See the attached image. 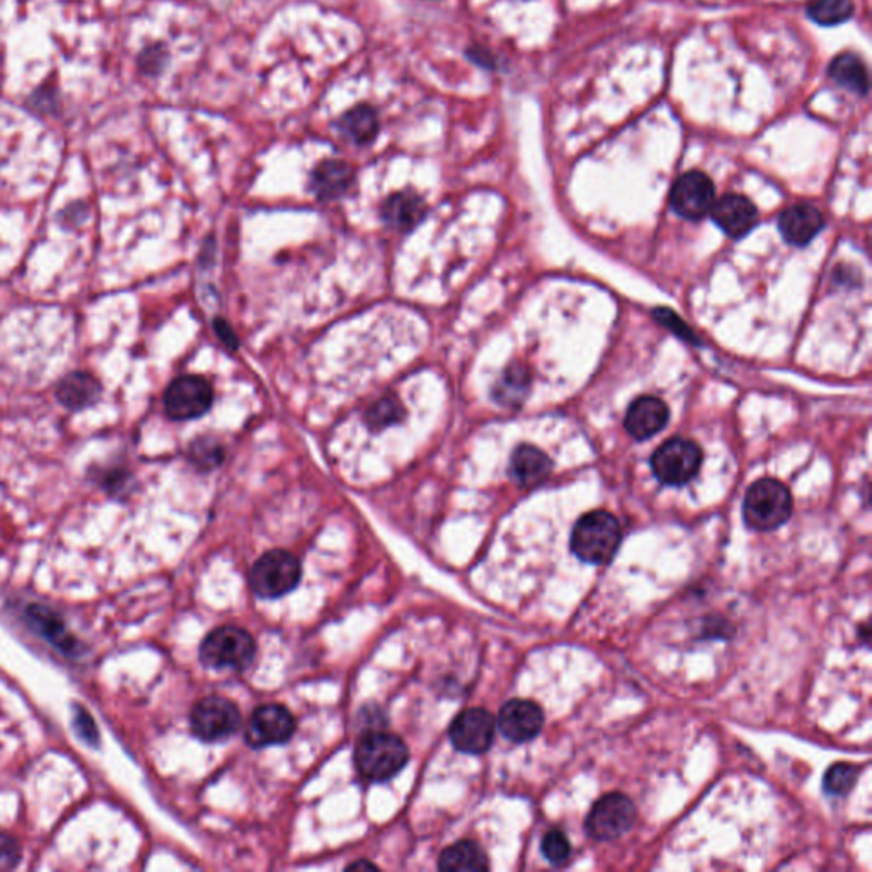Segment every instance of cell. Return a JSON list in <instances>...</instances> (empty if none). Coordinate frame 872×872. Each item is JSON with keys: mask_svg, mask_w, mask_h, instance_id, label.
<instances>
[{"mask_svg": "<svg viewBox=\"0 0 872 872\" xmlns=\"http://www.w3.org/2000/svg\"><path fill=\"white\" fill-rule=\"evenodd\" d=\"M622 529L609 511L583 515L571 533V551L588 564H606L621 546Z\"/></svg>", "mask_w": 872, "mask_h": 872, "instance_id": "obj_1", "label": "cell"}, {"mask_svg": "<svg viewBox=\"0 0 872 872\" xmlns=\"http://www.w3.org/2000/svg\"><path fill=\"white\" fill-rule=\"evenodd\" d=\"M409 760V750L399 736L391 733H368L355 747L359 772L372 782H385L397 776Z\"/></svg>", "mask_w": 872, "mask_h": 872, "instance_id": "obj_2", "label": "cell"}, {"mask_svg": "<svg viewBox=\"0 0 872 872\" xmlns=\"http://www.w3.org/2000/svg\"><path fill=\"white\" fill-rule=\"evenodd\" d=\"M791 492L776 479H760L745 496V521L750 529L758 532L779 529L791 518Z\"/></svg>", "mask_w": 872, "mask_h": 872, "instance_id": "obj_3", "label": "cell"}, {"mask_svg": "<svg viewBox=\"0 0 872 872\" xmlns=\"http://www.w3.org/2000/svg\"><path fill=\"white\" fill-rule=\"evenodd\" d=\"M256 656V643L245 629L218 627L211 631L200 647V660L214 669H246Z\"/></svg>", "mask_w": 872, "mask_h": 872, "instance_id": "obj_4", "label": "cell"}, {"mask_svg": "<svg viewBox=\"0 0 872 872\" xmlns=\"http://www.w3.org/2000/svg\"><path fill=\"white\" fill-rule=\"evenodd\" d=\"M300 578L302 565L295 556L287 551H270L252 565V592L263 599H280L295 590Z\"/></svg>", "mask_w": 872, "mask_h": 872, "instance_id": "obj_5", "label": "cell"}, {"mask_svg": "<svg viewBox=\"0 0 872 872\" xmlns=\"http://www.w3.org/2000/svg\"><path fill=\"white\" fill-rule=\"evenodd\" d=\"M703 466V450L687 438H672L665 442L651 459L654 476L666 486L687 485L699 474Z\"/></svg>", "mask_w": 872, "mask_h": 872, "instance_id": "obj_6", "label": "cell"}, {"mask_svg": "<svg viewBox=\"0 0 872 872\" xmlns=\"http://www.w3.org/2000/svg\"><path fill=\"white\" fill-rule=\"evenodd\" d=\"M636 817L634 802L621 792H612L595 802L588 814L584 828L592 839L599 842H612L631 830Z\"/></svg>", "mask_w": 872, "mask_h": 872, "instance_id": "obj_7", "label": "cell"}, {"mask_svg": "<svg viewBox=\"0 0 872 872\" xmlns=\"http://www.w3.org/2000/svg\"><path fill=\"white\" fill-rule=\"evenodd\" d=\"M239 707L226 697H205L191 710V729L204 741H222L241 728Z\"/></svg>", "mask_w": 872, "mask_h": 872, "instance_id": "obj_8", "label": "cell"}, {"mask_svg": "<svg viewBox=\"0 0 872 872\" xmlns=\"http://www.w3.org/2000/svg\"><path fill=\"white\" fill-rule=\"evenodd\" d=\"M214 391L205 378L185 375L167 387L164 407L167 416L176 422L200 418L210 409Z\"/></svg>", "mask_w": 872, "mask_h": 872, "instance_id": "obj_9", "label": "cell"}, {"mask_svg": "<svg viewBox=\"0 0 872 872\" xmlns=\"http://www.w3.org/2000/svg\"><path fill=\"white\" fill-rule=\"evenodd\" d=\"M716 201V189L707 174L688 170L675 181L669 195L673 210L687 220H700Z\"/></svg>", "mask_w": 872, "mask_h": 872, "instance_id": "obj_10", "label": "cell"}, {"mask_svg": "<svg viewBox=\"0 0 872 872\" xmlns=\"http://www.w3.org/2000/svg\"><path fill=\"white\" fill-rule=\"evenodd\" d=\"M297 723L293 714L280 704H267L258 707L249 717L246 739L255 748L273 747L287 744L295 733Z\"/></svg>", "mask_w": 872, "mask_h": 872, "instance_id": "obj_11", "label": "cell"}, {"mask_svg": "<svg viewBox=\"0 0 872 872\" xmlns=\"http://www.w3.org/2000/svg\"><path fill=\"white\" fill-rule=\"evenodd\" d=\"M496 722L489 710L481 707L463 710L450 726V741L463 754L481 755L495 741Z\"/></svg>", "mask_w": 872, "mask_h": 872, "instance_id": "obj_12", "label": "cell"}, {"mask_svg": "<svg viewBox=\"0 0 872 872\" xmlns=\"http://www.w3.org/2000/svg\"><path fill=\"white\" fill-rule=\"evenodd\" d=\"M498 728L510 741L526 744L542 731V709L532 700H510L499 710Z\"/></svg>", "mask_w": 872, "mask_h": 872, "instance_id": "obj_13", "label": "cell"}, {"mask_svg": "<svg viewBox=\"0 0 872 872\" xmlns=\"http://www.w3.org/2000/svg\"><path fill=\"white\" fill-rule=\"evenodd\" d=\"M714 222L733 239H741L757 226V207L744 195H726L709 211Z\"/></svg>", "mask_w": 872, "mask_h": 872, "instance_id": "obj_14", "label": "cell"}, {"mask_svg": "<svg viewBox=\"0 0 872 872\" xmlns=\"http://www.w3.org/2000/svg\"><path fill=\"white\" fill-rule=\"evenodd\" d=\"M668 423V407L658 397L644 396L634 401L625 414L624 426L636 440H647Z\"/></svg>", "mask_w": 872, "mask_h": 872, "instance_id": "obj_15", "label": "cell"}, {"mask_svg": "<svg viewBox=\"0 0 872 872\" xmlns=\"http://www.w3.org/2000/svg\"><path fill=\"white\" fill-rule=\"evenodd\" d=\"M823 226V215L811 205H795L786 208L779 217L780 233L792 246L810 245Z\"/></svg>", "mask_w": 872, "mask_h": 872, "instance_id": "obj_16", "label": "cell"}, {"mask_svg": "<svg viewBox=\"0 0 872 872\" xmlns=\"http://www.w3.org/2000/svg\"><path fill=\"white\" fill-rule=\"evenodd\" d=\"M425 214L426 207L422 198L406 191L388 196L382 207L384 222L392 229L403 230V232L418 226Z\"/></svg>", "mask_w": 872, "mask_h": 872, "instance_id": "obj_17", "label": "cell"}, {"mask_svg": "<svg viewBox=\"0 0 872 872\" xmlns=\"http://www.w3.org/2000/svg\"><path fill=\"white\" fill-rule=\"evenodd\" d=\"M511 476L521 486H537L551 474V460L539 448L521 445L511 457Z\"/></svg>", "mask_w": 872, "mask_h": 872, "instance_id": "obj_18", "label": "cell"}, {"mask_svg": "<svg viewBox=\"0 0 872 872\" xmlns=\"http://www.w3.org/2000/svg\"><path fill=\"white\" fill-rule=\"evenodd\" d=\"M353 183V170L340 160L322 163L312 174V189L321 200L340 198Z\"/></svg>", "mask_w": 872, "mask_h": 872, "instance_id": "obj_19", "label": "cell"}, {"mask_svg": "<svg viewBox=\"0 0 872 872\" xmlns=\"http://www.w3.org/2000/svg\"><path fill=\"white\" fill-rule=\"evenodd\" d=\"M101 394V385L96 378L91 374H75L69 375L63 378L62 384L59 385L56 397L63 406L72 411L84 409L96 403Z\"/></svg>", "mask_w": 872, "mask_h": 872, "instance_id": "obj_20", "label": "cell"}, {"mask_svg": "<svg viewBox=\"0 0 872 872\" xmlns=\"http://www.w3.org/2000/svg\"><path fill=\"white\" fill-rule=\"evenodd\" d=\"M438 868L447 872H474L486 871L489 864L481 847L470 840H463L442 852Z\"/></svg>", "mask_w": 872, "mask_h": 872, "instance_id": "obj_21", "label": "cell"}, {"mask_svg": "<svg viewBox=\"0 0 872 872\" xmlns=\"http://www.w3.org/2000/svg\"><path fill=\"white\" fill-rule=\"evenodd\" d=\"M828 74L845 90L852 91L859 96L868 94L869 74L865 71L864 62L854 53H842V55L833 59V62L830 63V69H828Z\"/></svg>", "mask_w": 872, "mask_h": 872, "instance_id": "obj_22", "label": "cell"}, {"mask_svg": "<svg viewBox=\"0 0 872 872\" xmlns=\"http://www.w3.org/2000/svg\"><path fill=\"white\" fill-rule=\"evenodd\" d=\"M378 123L374 110L356 107L341 122V132L355 144H366L377 134Z\"/></svg>", "mask_w": 872, "mask_h": 872, "instance_id": "obj_23", "label": "cell"}, {"mask_svg": "<svg viewBox=\"0 0 872 872\" xmlns=\"http://www.w3.org/2000/svg\"><path fill=\"white\" fill-rule=\"evenodd\" d=\"M854 14L852 0H813L808 6V15L821 27H837Z\"/></svg>", "mask_w": 872, "mask_h": 872, "instance_id": "obj_24", "label": "cell"}, {"mask_svg": "<svg viewBox=\"0 0 872 872\" xmlns=\"http://www.w3.org/2000/svg\"><path fill=\"white\" fill-rule=\"evenodd\" d=\"M529 377L521 366H511L495 388V397L501 404H517L526 394Z\"/></svg>", "mask_w": 872, "mask_h": 872, "instance_id": "obj_25", "label": "cell"}, {"mask_svg": "<svg viewBox=\"0 0 872 872\" xmlns=\"http://www.w3.org/2000/svg\"><path fill=\"white\" fill-rule=\"evenodd\" d=\"M859 767L852 764H835L830 767L824 774L823 788L824 792L830 796H845L849 795L850 789L854 788L858 782Z\"/></svg>", "mask_w": 872, "mask_h": 872, "instance_id": "obj_26", "label": "cell"}, {"mask_svg": "<svg viewBox=\"0 0 872 872\" xmlns=\"http://www.w3.org/2000/svg\"><path fill=\"white\" fill-rule=\"evenodd\" d=\"M403 406L396 397H384L377 401L374 406L370 407L366 413V422L372 428L382 429L385 426L394 425L403 418Z\"/></svg>", "mask_w": 872, "mask_h": 872, "instance_id": "obj_27", "label": "cell"}, {"mask_svg": "<svg viewBox=\"0 0 872 872\" xmlns=\"http://www.w3.org/2000/svg\"><path fill=\"white\" fill-rule=\"evenodd\" d=\"M542 854L551 864H564L571 855V843L561 830H551L542 839Z\"/></svg>", "mask_w": 872, "mask_h": 872, "instance_id": "obj_28", "label": "cell"}, {"mask_svg": "<svg viewBox=\"0 0 872 872\" xmlns=\"http://www.w3.org/2000/svg\"><path fill=\"white\" fill-rule=\"evenodd\" d=\"M191 459L196 466L211 469V467H217L218 464L222 463L224 450L222 447H220L217 442L211 440V438H201V440L193 444Z\"/></svg>", "mask_w": 872, "mask_h": 872, "instance_id": "obj_29", "label": "cell"}, {"mask_svg": "<svg viewBox=\"0 0 872 872\" xmlns=\"http://www.w3.org/2000/svg\"><path fill=\"white\" fill-rule=\"evenodd\" d=\"M23 859V850L14 837L0 830V871H12Z\"/></svg>", "mask_w": 872, "mask_h": 872, "instance_id": "obj_30", "label": "cell"}, {"mask_svg": "<svg viewBox=\"0 0 872 872\" xmlns=\"http://www.w3.org/2000/svg\"><path fill=\"white\" fill-rule=\"evenodd\" d=\"M74 725L81 738L87 739L90 744H96L97 728L94 726V722L91 719L90 714L85 713L84 709L75 710Z\"/></svg>", "mask_w": 872, "mask_h": 872, "instance_id": "obj_31", "label": "cell"}, {"mask_svg": "<svg viewBox=\"0 0 872 872\" xmlns=\"http://www.w3.org/2000/svg\"><path fill=\"white\" fill-rule=\"evenodd\" d=\"M654 318L658 319L662 324H665L666 328L669 330L675 331L678 336L688 338V340L694 341V336H692L691 331L685 330L684 322L681 319L675 318L672 312L666 311V309H660V311L654 312Z\"/></svg>", "mask_w": 872, "mask_h": 872, "instance_id": "obj_32", "label": "cell"}, {"mask_svg": "<svg viewBox=\"0 0 872 872\" xmlns=\"http://www.w3.org/2000/svg\"><path fill=\"white\" fill-rule=\"evenodd\" d=\"M350 869H377V865L370 864V862H356V864L350 865Z\"/></svg>", "mask_w": 872, "mask_h": 872, "instance_id": "obj_33", "label": "cell"}]
</instances>
